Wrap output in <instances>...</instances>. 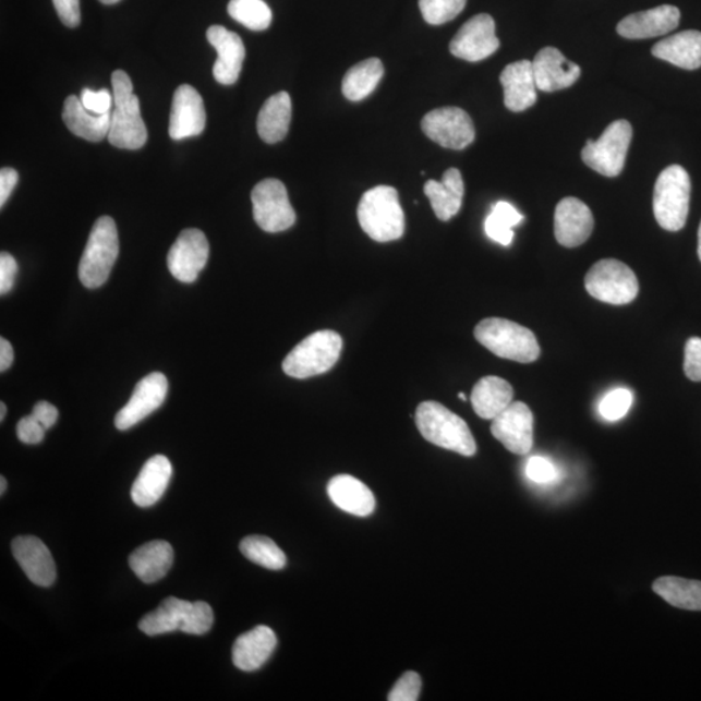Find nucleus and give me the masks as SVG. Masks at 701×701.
Returning a JSON list of instances; mask_svg holds the SVG:
<instances>
[{
    "mask_svg": "<svg viewBox=\"0 0 701 701\" xmlns=\"http://www.w3.org/2000/svg\"><path fill=\"white\" fill-rule=\"evenodd\" d=\"M214 621V611L206 602L192 603L170 596L141 619L140 629L149 637L173 631L204 636L213 628Z\"/></svg>",
    "mask_w": 701,
    "mask_h": 701,
    "instance_id": "nucleus-1",
    "label": "nucleus"
},
{
    "mask_svg": "<svg viewBox=\"0 0 701 701\" xmlns=\"http://www.w3.org/2000/svg\"><path fill=\"white\" fill-rule=\"evenodd\" d=\"M113 108L108 141L124 149H138L146 145L147 128L142 120L137 95L133 93L131 77L124 71L112 74Z\"/></svg>",
    "mask_w": 701,
    "mask_h": 701,
    "instance_id": "nucleus-2",
    "label": "nucleus"
},
{
    "mask_svg": "<svg viewBox=\"0 0 701 701\" xmlns=\"http://www.w3.org/2000/svg\"><path fill=\"white\" fill-rule=\"evenodd\" d=\"M360 227L373 241L386 243L400 240L406 220L397 189L376 186L363 195L358 207Z\"/></svg>",
    "mask_w": 701,
    "mask_h": 701,
    "instance_id": "nucleus-3",
    "label": "nucleus"
},
{
    "mask_svg": "<svg viewBox=\"0 0 701 701\" xmlns=\"http://www.w3.org/2000/svg\"><path fill=\"white\" fill-rule=\"evenodd\" d=\"M416 425L431 444L468 456L478 452V445L467 422L438 401H424L416 411Z\"/></svg>",
    "mask_w": 701,
    "mask_h": 701,
    "instance_id": "nucleus-4",
    "label": "nucleus"
},
{
    "mask_svg": "<svg viewBox=\"0 0 701 701\" xmlns=\"http://www.w3.org/2000/svg\"><path fill=\"white\" fill-rule=\"evenodd\" d=\"M474 337L494 355L529 364L541 355L534 333L506 318H485L475 326Z\"/></svg>",
    "mask_w": 701,
    "mask_h": 701,
    "instance_id": "nucleus-5",
    "label": "nucleus"
},
{
    "mask_svg": "<svg viewBox=\"0 0 701 701\" xmlns=\"http://www.w3.org/2000/svg\"><path fill=\"white\" fill-rule=\"evenodd\" d=\"M119 251L118 228L112 217H99L80 262L78 276L85 288L98 289L107 282L118 261Z\"/></svg>",
    "mask_w": 701,
    "mask_h": 701,
    "instance_id": "nucleus-6",
    "label": "nucleus"
},
{
    "mask_svg": "<svg viewBox=\"0 0 701 701\" xmlns=\"http://www.w3.org/2000/svg\"><path fill=\"white\" fill-rule=\"evenodd\" d=\"M691 180L687 170L670 166L660 173L653 192V214L660 227L668 231L682 229L689 216Z\"/></svg>",
    "mask_w": 701,
    "mask_h": 701,
    "instance_id": "nucleus-7",
    "label": "nucleus"
},
{
    "mask_svg": "<svg viewBox=\"0 0 701 701\" xmlns=\"http://www.w3.org/2000/svg\"><path fill=\"white\" fill-rule=\"evenodd\" d=\"M343 340L338 333L322 330L302 340L283 360L282 370L298 379L318 376L336 365Z\"/></svg>",
    "mask_w": 701,
    "mask_h": 701,
    "instance_id": "nucleus-8",
    "label": "nucleus"
},
{
    "mask_svg": "<svg viewBox=\"0 0 701 701\" xmlns=\"http://www.w3.org/2000/svg\"><path fill=\"white\" fill-rule=\"evenodd\" d=\"M584 286L592 298L615 305L631 303L639 292L634 271L615 258H604L592 265L584 277Z\"/></svg>",
    "mask_w": 701,
    "mask_h": 701,
    "instance_id": "nucleus-9",
    "label": "nucleus"
},
{
    "mask_svg": "<svg viewBox=\"0 0 701 701\" xmlns=\"http://www.w3.org/2000/svg\"><path fill=\"white\" fill-rule=\"evenodd\" d=\"M632 140L629 121L617 120L605 129L597 141L589 140L582 149L584 165L605 177H617L625 167Z\"/></svg>",
    "mask_w": 701,
    "mask_h": 701,
    "instance_id": "nucleus-10",
    "label": "nucleus"
},
{
    "mask_svg": "<svg viewBox=\"0 0 701 701\" xmlns=\"http://www.w3.org/2000/svg\"><path fill=\"white\" fill-rule=\"evenodd\" d=\"M254 219L267 233H280L297 221L294 208L289 201L288 190L281 181L269 179L258 182L251 194Z\"/></svg>",
    "mask_w": 701,
    "mask_h": 701,
    "instance_id": "nucleus-11",
    "label": "nucleus"
},
{
    "mask_svg": "<svg viewBox=\"0 0 701 701\" xmlns=\"http://www.w3.org/2000/svg\"><path fill=\"white\" fill-rule=\"evenodd\" d=\"M426 137L442 147L464 149L475 138L471 116L458 107L438 108L428 112L421 121Z\"/></svg>",
    "mask_w": 701,
    "mask_h": 701,
    "instance_id": "nucleus-12",
    "label": "nucleus"
},
{
    "mask_svg": "<svg viewBox=\"0 0 701 701\" xmlns=\"http://www.w3.org/2000/svg\"><path fill=\"white\" fill-rule=\"evenodd\" d=\"M492 433L509 452L528 455L534 445V416L522 401H512L493 420Z\"/></svg>",
    "mask_w": 701,
    "mask_h": 701,
    "instance_id": "nucleus-13",
    "label": "nucleus"
},
{
    "mask_svg": "<svg viewBox=\"0 0 701 701\" xmlns=\"http://www.w3.org/2000/svg\"><path fill=\"white\" fill-rule=\"evenodd\" d=\"M499 46L494 19L487 13H480L461 26L449 44V51L456 58L475 63L492 57Z\"/></svg>",
    "mask_w": 701,
    "mask_h": 701,
    "instance_id": "nucleus-14",
    "label": "nucleus"
},
{
    "mask_svg": "<svg viewBox=\"0 0 701 701\" xmlns=\"http://www.w3.org/2000/svg\"><path fill=\"white\" fill-rule=\"evenodd\" d=\"M208 256L209 243L206 234L197 229L183 230L169 250V271L181 282H195L206 267Z\"/></svg>",
    "mask_w": 701,
    "mask_h": 701,
    "instance_id": "nucleus-15",
    "label": "nucleus"
},
{
    "mask_svg": "<svg viewBox=\"0 0 701 701\" xmlns=\"http://www.w3.org/2000/svg\"><path fill=\"white\" fill-rule=\"evenodd\" d=\"M168 394V379L165 374L155 372L141 379L135 386L128 404L116 414L114 425L119 431H128L165 403Z\"/></svg>",
    "mask_w": 701,
    "mask_h": 701,
    "instance_id": "nucleus-16",
    "label": "nucleus"
},
{
    "mask_svg": "<svg viewBox=\"0 0 701 701\" xmlns=\"http://www.w3.org/2000/svg\"><path fill=\"white\" fill-rule=\"evenodd\" d=\"M206 110L203 98L196 88L181 85L173 97L170 111L169 135L174 141L196 137L206 128Z\"/></svg>",
    "mask_w": 701,
    "mask_h": 701,
    "instance_id": "nucleus-17",
    "label": "nucleus"
},
{
    "mask_svg": "<svg viewBox=\"0 0 701 701\" xmlns=\"http://www.w3.org/2000/svg\"><path fill=\"white\" fill-rule=\"evenodd\" d=\"M207 39L217 51L214 77L221 85H234L240 78L246 49L237 33L214 25L207 31Z\"/></svg>",
    "mask_w": 701,
    "mask_h": 701,
    "instance_id": "nucleus-18",
    "label": "nucleus"
},
{
    "mask_svg": "<svg viewBox=\"0 0 701 701\" xmlns=\"http://www.w3.org/2000/svg\"><path fill=\"white\" fill-rule=\"evenodd\" d=\"M594 230L591 209L577 197H565L555 210V237L564 247H578Z\"/></svg>",
    "mask_w": 701,
    "mask_h": 701,
    "instance_id": "nucleus-19",
    "label": "nucleus"
},
{
    "mask_svg": "<svg viewBox=\"0 0 701 701\" xmlns=\"http://www.w3.org/2000/svg\"><path fill=\"white\" fill-rule=\"evenodd\" d=\"M12 554L29 580L40 588H49L57 580V565L50 549L36 536H17L12 542Z\"/></svg>",
    "mask_w": 701,
    "mask_h": 701,
    "instance_id": "nucleus-20",
    "label": "nucleus"
},
{
    "mask_svg": "<svg viewBox=\"0 0 701 701\" xmlns=\"http://www.w3.org/2000/svg\"><path fill=\"white\" fill-rule=\"evenodd\" d=\"M537 90L554 93L570 87L581 76V68L571 63L555 47H544L533 60Z\"/></svg>",
    "mask_w": 701,
    "mask_h": 701,
    "instance_id": "nucleus-21",
    "label": "nucleus"
},
{
    "mask_svg": "<svg viewBox=\"0 0 701 701\" xmlns=\"http://www.w3.org/2000/svg\"><path fill=\"white\" fill-rule=\"evenodd\" d=\"M680 12L677 7L664 4L656 9L632 13L617 25L619 36L628 39H649L665 36L677 28Z\"/></svg>",
    "mask_w": 701,
    "mask_h": 701,
    "instance_id": "nucleus-22",
    "label": "nucleus"
},
{
    "mask_svg": "<svg viewBox=\"0 0 701 701\" xmlns=\"http://www.w3.org/2000/svg\"><path fill=\"white\" fill-rule=\"evenodd\" d=\"M505 105L509 111L522 112L536 104V83L533 61L520 60L509 64L500 74Z\"/></svg>",
    "mask_w": 701,
    "mask_h": 701,
    "instance_id": "nucleus-23",
    "label": "nucleus"
},
{
    "mask_svg": "<svg viewBox=\"0 0 701 701\" xmlns=\"http://www.w3.org/2000/svg\"><path fill=\"white\" fill-rule=\"evenodd\" d=\"M277 646L275 631L268 626H256L237 638L233 645V663L243 672H255L268 662Z\"/></svg>",
    "mask_w": 701,
    "mask_h": 701,
    "instance_id": "nucleus-24",
    "label": "nucleus"
},
{
    "mask_svg": "<svg viewBox=\"0 0 701 701\" xmlns=\"http://www.w3.org/2000/svg\"><path fill=\"white\" fill-rule=\"evenodd\" d=\"M173 468L165 455H155L147 460L134 481L132 487V499L141 508H148L156 505L165 495L172 479Z\"/></svg>",
    "mask_w": 701,
    "mask_h": 701,
    "instance_id": "nucleus-25",
    "label": "nucleus"
},
{
    "mask_svg": "<svg viewBox=\"0 0 701 701\" xmlns=\"http://www.w3.org/2000/svg\"><path fill=\"white\" fill-rule=\"evenodd\" d=\"M328 495L339 509L353 516L367 517L376 508V499L371 488L349 474H340L331 479L328 483Z\"/></svg>",
    "mask_w": 701,
    "mask_h": 701,
    "instance_id": "nucleus-26",
    "label": "nucleus"
},
{
    "mask_svg": "<svg viewBox=\"0 0 701 701\" xmlns=\"http://www.w3.org/2000/svg\"><path fill=\"white\" fill-rule=\"evenodd\" d=\"M425 195L431 201L432 208L442 221L451 220L459 214L464 200V181L459 169L446 170L442 181H427L424 188Z\"/></svg>",
    "mask_w": 701,
    "mask_h": 701,
    "instance_id": "nucleus-27",
    "label": "nucleus"
},
{
    "mask_svg": "<svg viewBox=\"0 0 701 701\" xmlns=\"http://www.w3.org/2000/svg\"><path fill=\"white\" fill-rule=\"evenodd\" d=\"M173 559V548L168 542L152 541L134 551L129 565L142 582L155 583L168 575Z\"/></svg>",
    "mask_w": 701,
    "mask_h": 701,
    "instance_id": "nucleus-28",
    "label": "nucleus"
},
{
    "mask_svg": "<svg viewBox=\"0 0 701 701\" xmlns=\"http://www.w3.org/2000/svg\"><path fill=\"white\" fill-rule=\"evenodd\" d=\"M652 56L682 70H698L701 67V32L686 31L664 38L652 47Z\"/></svg>",
    "mask_w": 701,
    "mask_h": 701,
    "instance_id": "nucleus-29",
    "label": "nucleus"
},
{
    "mask_svg": "<svg viewBox=\"0 0 701 701\" xmlns=\"http://www.w3.org/2000/svg\"><path fill=\"white\" fill-rule=\"evenodd\" d=\"M63 120L74 135L88 142L104 141L110 133L111 113L88 112L76 95L65 99Z\"/></svg>",
    "mask_w": 701,
    "mask_h": 701,
    "instance_id": "nucleus-30",
    "label": "nucleus"
},
{
    "mask_svg": "<svg viewBox=\"0 0 701 701\" xmlns=\"http://www.w3.org/2000/svg\"><path fill=\"white\" fill-rule=\"evenodd\" d=\"M471 400L481 419L494 420L512 403L513 387L500 377H483L473 387Z\"/></svg>",
    "mask_w": 701,
    "mask_h": 701,
    "instance_id": "nucleus-31",
    "label": "nucleus"
},
{
    "mask_svg": "<svg viewBox=\"0 0 701 701\" xmlns=\"http://www.w3.org/2000/svg\"><path fill=\"white\" fill-rule=\"evenodd\" d=\"M292 106L286 92L271 95L257 116V133L264 142H281L289 133Z\"/></svg>",
    "mask_w": 701,
    "mask_h": 701,
    "instance_id": "nucleus-32",
    "label": "nucleus"
},
{
    "mask_svg": "<svg viewBox=\"0 0 701 701\" xmlns=\"http://www.w3.org/2000/svg\"><path fill=\"white\" fill-rule=\"evenodd\" d=\"M384 77V64L377 58H371L350 68L342 83L347 99L360 101L370 97Z\"/></svg>",
    "mask_w": 701,
    "mask_h": 701,
    "instance_id": "nucleus-33",
    "label": "nucleus"
},
{
    "mask_svg": "<svg viewBox=\"0 0 701 701\" xmlns=\"http://www.w3.org/2000/svg\"><path fill=\"white\" fill-rule=\"evenodd\" d=\"M653 591L673 607L701 611V581L680 577H660L652 584Z\"/></svg>",
    "mask_w": 701,
    "mask_h": 701,
    "instance_id": "nucleus-34",
    "label": "nucleus"
},
{
    "mask_svg": "<svg viewBox=\"0 0 701 701\" xmlns=\"http://www.w3.org/2000/svg\"><path fill=\"white\" fill-rule=\"evenodd\" d=\"M241 553L246 559L269 570H281L286 567L283 551L268 536L251 535L240 544Z\"/></svg>",
    "mask_w": 701,
    "mask_h": 701,
    "instance_id": "nucleus-35",
    "label": "nucleus"
},
{
    "mask_svg": "<svg viewBox=\"0 0 701 701\" xmlns=\"http://www.w3.org/2000/svg\"><path fill=\"white\" fill-rule=\"evenodd\" d=\"M523 220V216L512 204L508 202H498L494 204L492 214L485 221V231L493 241L509 246L513 241V228Z\"/></svg>",
    "mask_w": 701,
    "mask_h": 701,
    "instance_id": "nucleus-36",
    "label": "nucleus"
},
{
    "mask_svg": "<svg viewBox=\"0 0 701 701\" xmlns=\"http://www.w3.org/2000/svg\"><path fill=\"white\" fill-rule=\"evenodd\" d=\"M228 12L237 23L255 32L268 29L274 17L264 0H230Z\"/></svg>",
    "mask_w": 701,
    "mask_h": 701,
    "instance_id": "nucleus-37",
    "label": "nucleus"
},
{
    "mask_svg": "<svg viewBox=\"0 0 701 701\" xmlns=\"http://www.w3.org/2000/svg\"><path fill=\"white\" fill-rule=\"evenodd\" d=\"M422 17L431 25H442L458 17L467 5V0H420Z\"/></svg>",
    "mask_w": 701,
    "mask_h": 701,
    "instance_id": "nucleus-38",
    "label": "nucleus"
},
{
    "mask_svg": "<svg viewBox=\"0 0 701 701\" xmlns=\"http://www.w3.org/2000/svg\"><path fill=\"white\" fill-rule=\"evenodd\" d=\"M632 392L628 389H616L608 392L601 401L599 411L607 421H618L628 414L632 406Z\"/></svg>",
    "mask_w": 701,
    "mask_h": 701,
    "instance_id": "nucleus-39",
    "label": "nucleus"
},
{
    "mask_svg": "<svg viewBox=\"0 0 701 701\" xmlns=\"http://www.w3.org/2000/svg\"><path fill=\"white\" fill-rule=\"evenodd\" d=\"M422 682L416 672H407L394 685L387 697L390 701H416L420 698Z\"/></svg>",
    "mask_w": 701,
    "mask_h": 701,
    "instance_id": "nucleus-40",
    "label": "nucleus"
},
{
    "mask_svg": "<svg viewBox=\"0 0 701 701\" xmlns=\"http://www.w3.org/2000/svg\"><path fill=\"white\" fill-rule=\"evenodd\" d=\"M81 104L84 105L88 112L94 114L111 113L113 108V94L106 90L93 92L90 88H84L81 93Z\"/></svg>",
    "mask_w": 701,
    "mask_h": 701,
    "instance_id": "nucleus-41",
    "label": "nucleus"
},
{
    "mask_svg": "<svg viewBox=\"0 0 701 701\" xmlns=\"http://www.w3.org/2000/svg\"><path fill=\"white\" fill-rule=\"evenodd\" d=\"M684 370L687 378L701 383V338L692 337L687 340Z\"/></svg>",
    "mask_w": 701,
    "mask_h": 701,
    "instance_id": "nucleus-42",
    "label": "nucleus"
},
{
    "mask_svg": "<svg viewBox=\"0 0 701 701\" xmlns=\"http://www.w3.org/2000/svg\"><path fill=\"white\" fill-rule=\"evenodd\" d=\"M527 474L533 482L549 483L557 479V469L548 459L542 458V456H533L528 461Z\"/></svg>",
    "mask_w": 701,
    "mask_h": 701,
    "instance_id": "nucleus-43",
    "label": "nucleus"
},
{
    "mask_svg": "<svg viewBox=\"0 0 701 701\" xmlns=\"http://www.w3.org/2000/svg\"><path fill=\"white\" fill-rule=\"evenodd\" d=\"M16 432L19 439L23 444L38 445L45 438L46 428L33 414H29V416L19 421Z\"/></svg>",
    "mask_w": 701,
    "mask_h": 701,
    "instance_id": "nucleus-44",
    "label": "nucleus"
},
{
    "mask_svg": "<svg viewBox=\"0 0 701 701\" xmlns=\"http://www.w3.org/2000/svg\"><path fill=\"white\" fill-rule=\"evenodd\" d=\"M17 263L9 253L0 254V294L5 295L12 290L17 276Z\"/></svg>",
    "mask_w": 701,
    "mask_h": 701,
    "instance_id": "nucleus-45",
    "label": "nucleus"
},
{
    "mask_svg": "<svg viewBox=\"0 0 701 701\" xmlns=\"http://www.w3.org/2000/svg\"><path fill=\"white\" fill-rule=\"evenodd\" d=\"M58 15L65 26L76 28L81 23L80 0H52Z\"/></svg>",
    "mask_w": 701,
    "mask_h": 701,
    "instance_id": "nucleus-46",
    "label": "nucleus"
},
{
    "mask_svg": "<svg viewBox=\"0 0 701 701\" xmlns=\"http://www.w3.org/2000/svg\"><path fill=\"white\" fill-rule=\"evenodd\" d=\"M32 414L43 424L46 431L56 425L59 419L58 408L49 403V401H38L34 406Z\"/></svg>",
    "mask_w": 701,
    "mask_h": 701,
    "instance_id": "nucleus-47",
    "label": "nucleus"
},
{
    "mask_svg": "<svg viewBox=\"0 0 701 701\" xmlns=\"http://www.w3.org/2000/svg\"><path fill=\"white\" fill-rule=\"evenodd\" d=\"M19 182V173L15 169L3 168L0 170V207H3L5 202L9 201L13 189L16 188Z\"/></svg>",
    "mask_w": 701,
    "mask_h": 701,
    "instance_id": "nucleus-48",
    "label": "nucleus"
},
{
    "mask_svg": "<svg viewBox=\"0 0 701 701\" xmlns=\"http://www.w3.org/2000/svg\"><path fill=\"white\" fill-rule=\"evenodd\" d=\"M13 349L9 340L0 339V372L4 373L13 363Z\"/></svg>",
    "mask_w": 701,
    "mask_h": 701,
    "instance_id": "nucleus-49",
    "label": "nucleus"
},
{
    "mask_svg": "<svg viewBox=\"0 0 701 701\" xmlns=\"http://www.w3.org/2000/svg\"><path fill=\"white\" fill-rule=\"evenodd\" d=\"M7 414V407L4 403H0V421H3Z\"/></svg>",
    "mask_w": 701,
    "mask_h": 701,
    "instance_id": "nucleus-50",
    "label": "nucleus"
},
{
    "mask_svg": "<svg viewBox=\"0 0 701 701\" xmlns=\"http://www.w3.org/2000/svg\"><path fill=\"white\" fill-rule=\"evenodd\" d=\"M7 490V481L4 478H0V494H4Z\"/></svg>",
    "mask_w": 701,
    "mask_h": 701,
    "instance_id": "nucleus-51",
    "label": "nucleus"
},
{
    "mask_svg": "<svg viewBox=\"0 0 701 701\" xmlns=\"http://www.w3.org/2000/svg\"><path fill=\"white\" fill-rule=\"evenodd\" d=\"M698 237H699L698 254H699V258H700V262H701V222H700V227H699V234H698Z\"/></svg>",
    "mask_w": 701,
    "mask_h": 701,
    "instance_id": "nucleus-52",
    "label": "nucleus"
},
{
    "mask_svg": "<svg viewBox=\"0 0 701 701\" xmlns=\"http://www.w3.org/2000/svg\"><path fill=\"white\" fill-rule=\"evenodd\" d=\"M99 2L104 4H114V3H119L120 0H99Z\"/></svg>",
    "mask_w": 701,
    "mask_h": 701,
    "instance_id": "nucleus-53",
    "label": "nucleus"
},
{
    "mask_svg": "<svg viewBox=\"0 0 701 701\" xmlns=\"http://www.w3.org/2000/svg\"><path fill=\"white\" fill-rule=\"evenodd\" d=\"M459 398L461 400H467L466 394L459 392Z\"/></svg>",
    "mask_w": 701,
    "mask_h": 701,
    "instance_id": "nucleus-54",
    "label": "nucleus"
}]
</instances>
